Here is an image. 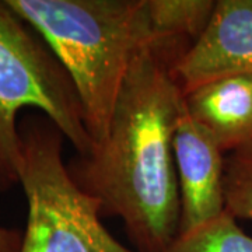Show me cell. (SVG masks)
I'll return each instance as SVG.
<instances>
[{
  "label": "cell",
  "mask_w": 252,
  "mask_h": 252,
  "mask_svg": "<svg viewBox=\"0 0 252 252\" xmlns=\"http://www.w3.org/2000/svg\"><path fill=\"white\" fill-rule=\"evenodd\" d=\"M162 252H252V237L225 209L219 216L180 231Z\"/></svg>",
  "instance_id": "cell-9"
},
{
  "label": "cell",
  "mask_w": 252,
  "mask_h": 252,
  "mask_svg": "<svg viewBox=\"0 0 252 252\" xmlns=\"http://www.w3.org/2000/svg\"><path fill=\"white\" fill-rule=\"evenodd\" d=\"M154 42H180L189 48L205 32L216 1L146 0Z\"/></svg>",
  "instance_id": "cell-8"
},
{
  "label": "cell",
  "mask_w": 252,
  "mask_h": 252,
  "mask_svg": "<svg viewBox=\"0 0 252 252\" xmlns=\"http://www.w3.org/2000/svg\"><path fill=\"white\" fill-rule=\"evenodd\" d=\"M24 108L52 121L76 154L94 149L69 74L44 39L0 0V190L18 184V114Z\"/></svg>",
  "instance_id": "cell-4"
},
{
  "label": "cell",
  "mask_w": 252,
  "mask_h": 252,
  "mask_svg": "<svg viewBox=\"0 0 252 252\" xmlns=\"http://www.w3.org/2000/svg\"><path fill=\"white\" fill-rule=\"evenodd\" d=\"M224 203L235 219L252 221V149L225 157Z\"/></svg>",
  "instance_id": "cell-10"
},
{
  "label": "cell",
  "mask_w": 252,
  "mask_h": 252,
  "mask_svg": "<svg viewBox=\"0 0 252 252\" xmlns=\"http://www.w3.org/2000/svg\"><path fill=\"white\" fill-rule=\"evenodd\" d=\"M23 233L0 225V252H20Z\"/></svg>",
  "instance_id": "cell-11"
},
{
  "label": "cell",
  "mask_w": 252,
  "mask_h": 252,
  "mask_svg": "<svg viewBox=\"0 0 252 252\" xmlns=\"http://www.w3.org/2000/svg\"><path fill=\"white\" fill-rule=\"evenodd\" d=\"M184 97L187 112L223 153L252 149V73L207 81Z\"/></svg>",
  "instance_id": "cell-7"
},
{
  "label": "cell",
  "mask_w": 252,
  "mask_h": 252,
  "mask_svg": "<svg viewBox=\"0 0 252 252\" xmlns=\"http://www.w3.org/2000/svg\"><path fill=\"white\" fill-rule=\"evenodd\" d=\"M172 147L180 188V233L225 210V157L215 139L187 108L175 126Z\"/></svg>",
  "instance_id": "cell-6"
},
{
  "label": "cell",
  "mask_w": 252,
  "mask_h": 252,
  "mask_svg": "<svg viewBox=\"0 0 252 252\" xmlns=\"http://www.w3.org/2000/svg\"><path fill=\"white\" fill-rule=\"evenodd\" d=\"M18 132V184L28 206L20 252H137L109 233L98 200L74 182L63 161L64 136L54 122L42 114H27Z\"/></svg>",
  "instance_id": "cell-3"
},
{
  "label": "cell",
  "mask_w": 252,
  "mask_h": 252,
  "mask_svg": "<svg viewBox=\"0 0 252 252\" xmlns=\"http://www.w3.org/2000/svg\"><path fill=\"white\" fill-rule=\"evenodd\" d=\"M252 73V0H219L205 32L172 67L184 95L233 74Z\"/></svg>",
  "instance_id": "cell-5"
},
{
  "label": "cell",
  "mask_w": 252,
  "mask_h": 252,
  "mask_svg": "<svg viewBox=\"0 0 252 252\" xmlns=\"http://www.w3.org/2000/svg\"><path fill=\"white\" fill-rule=\"evenodd\" d=\"M185 54L178 44L144 46L130 64L107 136L67 170L97 199L102 216L122 220L137 252H162L180 230L181 200L174 132L185 97L172 76Z\"/></svg>",
  "instance_id": "cell-1"
},
{
  "label": "cell",
  "mask_w": 252,
  "mask_h": 252,
  "mask_svg": "<svg viewBox=\"0 0 252 252\" xmlns=\"http://www.w3.org/2000/svg\"><path fill=\"white\" fill-rule=\"evenodd\" d=\"M69 74L94 146L135 56L153 44L146 0H6Z\"/></svg>",
  "instance_id": "cell-2"
}]
</instances>
